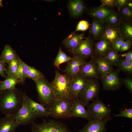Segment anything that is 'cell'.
<instances>
[{"instance_id":"6da1fadb","label":"cell","mask_w":132,"mask_h":132,"mask_svg":"<svg viewBox=\"0 0 132 132\" xmlns=\"http://www.w3.org/2000/svg\"><path fill=\"white\" fill-rule=\"evenodd\" d=\"M24 96L21 90L15 88L0 93V111L5 115L15 116L22 107Z\"/></svg>"},{"instance_id":"7a4b0ae2","label":"cell","mask_w":132,"mask_h":132,"mask_svg":"<svg viewBox=\"0 0 132 132\" xmlns=\"http://www.w3.org/2000/svg\"><path fill=\"white\" fill-rule=\"evenodd\" d=\"M55 73V78L50 84L55 99L70 97L72 79L65 74H61L57 70Z\"/></svg>"},{"instance_id":"3957f363","label":"cell","mask_w":132,"mask_h":132,"mask_svg":"<svg viewBox=\"0 0 132 132\" xmlns=\"http://www.w3.org/2000/svg\"><path fill=\"white\" fill-rule=\"evenodd\" d=\"M71 97L55 99L49 109V116L55 118L71 117V111L74 100Z\"/></svg>"},{"instance_id":"277c9868","label":"cell","mask_w":132,"mask_h":132,"mask_svg":"<svg viewBox=\"0 0 132 132\" xmlns=\"http://www.w3.org/2000/svg\"><path fill=\"white\" fill-rule=\"evenodd\" d=\"M34 82L40 103L45 107L49 109L55 99L50 83L45 78L35 81Z\"/></svg>"},{"instance_id":"5b68a950","label":"cell","mask_w":132,"mask_h":132,"mask_svg":"<svg viewBox=\"0 0 132 132\" xmlns=\"http://www.w3.org/2000/svg\"><path fill=\"white\" fill-rule=\"evenodd\" d=\"M100 86L97 80L89 78L80 93L78 98L85 107H87L89 102L98 98Z\"/></svg>"},{"instance_id":"8992f818","label":"cell","mask_w":132,"mask_h":132,"mask_svg":"<svg viewBox=\"0 0 132 132\" xmlns=\"http://www.w3.org/2000/svg\"><path fill=\"white\" fill-rule=\"evenodd\" d=\"M31 129V132H71L63 123L52 120L47 121L43 119L41 124L34 122L32 124Z\"/></svg>"},{"instance_id":"52a82bcc","label":"cell","mask_w":132,"mask_h":132,"mask_svg":"<svg viewBox=\"0 0 132 132\" xmlns=\"http://www.w3.org/2000/svg\"><path fill=\"white\" fill-rule=\"evenodd\" d=\"M24 101L23 105L14 116L15 122L19 125L32 124L35 119V116L27 100L26 95L23 93Z\"/></svg>"},{"instance_id":"ba28073f","label":"cell","mask_w":132,"mask_h":132,"mask_svg":"<svg viewBox=\"0 0 132 132\" xmlns=\"http://www.w3.org/2000/svg\"><path fill=\"white\" fill-rule=\"evenodd\" d=\"M92 101L87 107V110L91 119L110 117V109L102 101L98 98Z\"/></svg>"},{"instance_id":"9c48e42d","label":"cell","mask_w":132,"mask_h":132,"mask_svg":"<svg viewBox=\"0 0 132 132\" xmlns=\"http://www.w3.org/2000/svg\"><path fill=\"white\" fill-rule=\"evenodd\" d=\"M93 42L90 36L83 40L75 48L70 51L74 55L86 59L93 54Z\"/></svg>"},{"instance_id":"30bf717a","label":"cell","mask_w":132,"mask_h":132,"mask_svg":"<svg viewBox=\"0 0 132 132\" xmlns=\"http://www.w3.org/2000/svg\"><path fill=\"white\" fill-rule=\"evenodd\" d=\"M112 118L110 117L91 119L89 120L88 123L78 132H107L106 124Z\"/></svg>"},{"instance_id":"8fae6325","label":"cell","mask_w":132,"mask_h":132,"mask_svg":"<svg viewBox=\"0 0 132 132\" xmlns=\"http://www.w3.org/2000/svg\"><path fill=\"white\" fill-rule=\"evenodd\" d=\"M86 62L85 59L74 55L71 59L67 62L64 72L68 77L72 79L79 74L81 66Z\"/></svg>"},{"instance_id":"7c38bea8","label":"cell","mask_w":132,"mask_h":132,"mask_svg":"<svg viewBox=\"0 0 132 132\" xmlns=\"http://www.w3.org/2000/svg\"><path fill=\"white\" fill-rule=\"evenodd\" d=\"M79 74L87 78L98 79L101 77L94 58L91 59L82 65Z\"/></svg>"},{"instance_id":"4fadbf2b","label":"cell","mask_w":132,"mask_h":132,"mask_svg":"<svg viewBox=\"0 0 132 132\" xmlns=\"http://www.w3.org/2000/svg\"><path fill=\"white\" fill-rule=\"evenodd\" d=\"M102 77L103 88L108 90H114L119 89L121 85L118 73L113 71Z\"/></svg>"},{"instance_id":"5bb4252c","label":"cell","mask_w":132,"mask_h":132,"mask_svg":"<svg viewBox=\"0 0 132 132\" xmlns=\"http://www.w3.org/2000/svg\"><path fill=\"white\" fill-rule=\"evenodd\" d=\"M89 79L79 74L72 79L70 97L74 100L78 98L80 93Z\"/></svg>"},{"instance_id":"9a60e30c","label":"cell","mask_w":132,"mask_h":132,"mask_svg":"<svg viewBox=\"0 0 132 132\" xmlns=\"http://www.w3.org/2000/svg\"><path fill=\"white\" fill-rule=\"evenodd\" d=\"M120 37L121 36L120 24L114 25L106 24L105 26L103 33L100 38L106 40L111 44L116 39Z\"/></svg>"},{"instance_id":"2e32d148","label":"cell","mask_w":132,"mask_h":132,"mask_svg":"<svg viewBox=\"0 0 132 132\" xmlns=\"http://www.w3.org/2000/svg\"><path fill=\"white\" fill-rule=\"evenodd\" d=\"M80 100L78 98L74 100L71 111V117H77L91 120L90 115Z\"/></svg>"},{"instance_id":"e0dca14e","label":"cell","mask_w":132,"mask_h":132,"mask_svg":"<svg viewBox=\"0 0 132 132\" xmlns=\"http://www.w3.org/2000/svg\"><path fill=\"white\" fill-rule=\"evenodd\" d=\"M19 126L14 116L5 115L0 119V132H15Z\"/></svg>"},{"instance_id":"ac0fdd59","label":"cell","mask_w":132,"mask_h":132,"mask_svg":"<svg viewBox=\"0 0 132 132\" xmlns=\"http://www.w3.org/2000/svg\"><path fill=\"white\" fill-rule=\"evenodd\" d=\"M113 11L111 8L100 5L92 9L89 11V13L94 18L104 23L105 18Z\"/></svg>"},{"instance_id":"d6986e66","label":"cell","mask_w":132,"mask_h":132,"mask_svg":"<svg viewBox=\"0 0 132 132\" xmlns=\"http://www.w3.org/2000/svg\"><path fill=\"white\" fill-rule=\"evenodd\" d=\"M84 38L83 33L77 34L74 32L64 40L63 44L70 51L76 48L83 40Z\"/></svg>"},{"instance_id":"ffe728a7","label":"cell","mask_w":132,"mask_h":132,"mask_svg":"<svg viewBox=\"0 0 132 132\" xmlns=\"http://www.w3.org/2000/svg\"><path fill=\"white\" fill-rule=\"evenodd\" d=\"M26 98L36 118L49 116V109L41 103H37L27 95Z\"/></svg>"},{"instance_id":"44dd1931","label":"cell","mask_w":132,"mask_h":132,"mask_svg":"<svg viewBox=\"0 0 132 132\" xmlns=\"http://www.w3.org/2000/svg\"><path fill=\"white\" fill-rule=\"evenodd\" d=\"M112 49L109 42L104 39L100 38V40L95 44L93 53L97 57H103Z\"/></svg>"},{"instance_id":"7402d4cb","label":"cell","mask_w":132,"mask_h":132,"mask_svg":"<svg viewBox=\"0 0 132 132\" xmlns=\"http://www.w3.org/2000/svg\"><path fill=\"white\" fill-rule=\"evenodd\" d=\"M94 59L101 77L111 72L113 70V65L105 59L98 57Z\"/></svg>"},{"instance_id":"603a6c76","label":"cell","mask_w":132,"mask_h":132,"mask_svg":"<svg viewBox=\"0 0 132 132\" xmlns=\"http://www.w3.org/2000/svg\"><path fill=\"white\" fill-rule=\"evenodd\" d=\"M5 78L0 82V93L14 89L16 85L21 83L19 79L14 76H8Z\"/></svg>"},{"instance_id":"cb8c5ba5","label":"cell","mask_w":132,"mask_h":132,"mask_svg":"<svg viewBox=\"0 0 132 132\" xmlns=\"http://www.w3.org/2000/svg\"><path fill=\"white\" fill-rule=\"evenodd\" d=\"M18 57L11 47L9 44H6L4 46L0 56V58L8 65L12 60Z\"/></svg>"},{"instance_id":"d4e9b609","label":"cell","mask_w":132,"mask_h":132,"mask_svg":"<svg viewBox=\"0 0 132 132\" xmlns=\"http://www.w3.org/2000/svg\"><path fill=\"white\" fill-rule=\"evenodd\" d=\"M93 19L90 28V30L93 37L96 39L101 37L103 34L105 27L104 23Z\"/></svg>"},{"instance_id":"484cf974","label":"cell","mask_w":132,"mask_h":132,"mask_svg":"<svg viewBox=\"0 0 132 132\" xmlns=\"http://www.w3.org/2000/svg\"><path fill=\"white\" fill-rule=\"evenodd\" d=\"M120 27L121 37L125 40L132 41V25L131 22L122 20Z\"/></svg>"},{"instance_id":"4316f807","label":"cell","mask_w":132,"mask_h":132,"mask_svg":"<svg viewBox=\"0 0 132 132\" xmlns=\"http://www.w3.org/2000/svg\"><path fill=\"white\" fill-rule=\"evenodd\" d=\"M69 8L72 15L77 16L81 14L85 9V7L82 1L75 0L69 1Z\"/></svg>"},{"instance_id":"83f0119b","label":"cell","mask_w":132,"mask_h":132,"mask_svg":"<svg viewBox=\"0 0 132 132\" xmlns=\"http://www.w3.org/2000/svg\"><path fill=\"white\" fill-rule=\"evenodd\" d=\"M28 69V65L23 62L19 57L17 75L21 83L22 84L25 81L27 78Z\"/></svg>"},{"instance_id":"f1b7e54d","label":"cell","mask_w":132,"mask_h":132,"mask_svg":"<svg viewBox=\"0 0 132 132\" xmlns=\"http://www.w3.org/2000/svg\"><path fill=\"white\" fill-rule=\"evenodd\" d=\"M122 21L118 12L113 11L107 17L104 21V23L111 25L120 24Z\"/></svg>"},{"instance_id":"f546056e","label":"cell","mask_w":132,"mask_h":132,"mask_svg":"<svg viewBox=\"0 0 132 132\" xmlns=\"http://www.w3.org/2000/svg\"><path fill=\"white\" fill-rule=\"evenodd\" d=\"M27 78L31 79L34 81L45 78L43 74L38 69L28 65V69Z\"/></svg>"},{"instance_id":"4dcf8cb0","label":"cell","mask_w":132,"mask_h":132,"mask_svg":"<svg viewBox=\"0 0 132 132\" xmlns=\"http://www.w3.org/2000/svg\"><path fill=\"white\" fill-rule=\"evenodd\" d=\"M72 58L62 51L60 48L54 61V65L59 69L60 70L59 66V65L63 63L69 62Z\"/></svg>"},{"instance_id":"1f68e13d","label":"cell","mask_w":132,"mask_h":132,"mask_svg":"<svg viewBox=\"0 0 132 132\" xmlns=\"http://www.w3.org/2000/svg\"><path fill=\"white\" fill-rule=\"evenodd\" d=\"M120 55L112 48L103 57L113 65H117L120 60Z\"/></svg>"},{"instance_id":"d6a6232c","label":"cell","mask_w":132,"mask_h":132,"mask_svg":"<svg viewBox=\"0 0 132 132\" xmlns=\"http://www.w3.org/2000/svg\"><path fill=\"white\" fill-rule=\"evenodd\" d=\"M19 57H18L12 60L8 65V66L6 68L5 72L7 76H13L18 78L17 73L18 68V59Z\"/></svg>"},{"instance_id":"836d02e7","label":"cell","mask_w":132,"mask_h":132,"mask_svg":"<svg viewBox=\"0 0 132 132\" xmlns=\"http://www.w3.org/2000/svg\"><path fill=\"white\" fill-rule=\"evenodd\" d=\"M117 65L120 70L127 73H132V61H127L124 59L120 60Z\"/></svg>"},{"instance_id":"e575fe53","label":"cell","mask_w":132,"mask_h":132,"mask_svg":"<svg viewBox=\"0 0 132 132\" xmlns=\"http://www.w3.org/2000/svg\"><path fill=\"white\" fill-rule=\"evenodd\" d=\"M118 12L122 20L131 22L132 18V10L131 8L127 5L119 11Z\"/></svg>"},{"instance_id":"d590c367","label":"cell","mask_w":132,"mask_h":132,"mask_svg":"<svg viewBox=\"0 0 132 132\" xmlns=\"http://www.w3.org/2000/svg\"><path fill=\"white\" fill-rule=\"evenodd\" d=\"M124 40L122 37L117 38L110 44L112 48L117 52H119L120 47Z\"/></svg>"},{"instance_id":"8d00e7d4","label":"cell","mask_w":132,"mask_h":132,"mask_svg":"<svg viewBox=\"0 0 132 132\" xmlns=\"http://www.w3.org/2000/svg\"><path fill=\"white\" fill-rule=\"evenodd\" d=\"M89 24L87 21L82 20L80 21L77 26L76 31H85L89 28Z\"/></svg>"},{"instance_id":"74e56055","label":"cell","mask_w":132,"mask_h":132,"mask_svg":"<svg viewBox=\"0 0 132 132\" xmlns=\"http://www.w3.org/2000/svg\"><path fill=\"white\" fill-rule=\"evenodd\" d=\"M114 115L115 117H123L132 119V109L131 108L122 110L118 114Z\"/></svg>"},{"instance_id":"f35d334b","label":"cell","mask_w":132,"mask_h":132,"mask_svg":"<svg viewBox=\"0 0 132 132\" xmlns=\"http://www.w3.org/2000/svg\"><path fill=\"white\" fill-rule=\"evenodd\" d=\"M130 1L129 0H115L114 1L115 6L117 8L119 11L126 6Z\"/></svg>"},{"instance_id":"ab89813d","label":"cell","mask_w":132,"mask_h":132,"mask_svg":"<svg viewBox=\"0 0 132 132\" xmlns=\"http://www.w3.org/2000/svg\"><path fill=\"white\" fill-rule=\"evenodd\" d=\"M132 45V41L129 40L124 41L120 47L119 52H122L127 51L130 48Z\"/></svg>"},{"instance_id":"60d3db41","label":"cell","mask_w":132,"mask_h":132,"mask_svg":"<svg viewBox=\"0 0 132 132\" xmlns=\"http://www.w3.org/2000/svg\"><path fill=\"white\" fill-rule=\"evenodd\" d=\"M122 81L130 93L132 92V79L130 78H123Z\"/></svg>"},{"instance_id":"b9f144b4","label":"cell","mask_w":132,"mask_h":132,"mask_svg":"<svg viewBox=\"0 0 132 132\" xmlns=\"http://www.w3.org/2000/svg\"><path fill=\"white\" fill-rule=\"evenodd\" d=\"M6 64L0 58V75L3 77H7L5 72L6 70Z\"/></svg>"},{"instance_id":"7bdbcfd3","label":"cell","mask_w":132,"mask_h":132,"mask_svg":"<svg viewBox=\"0 0 132 132\" xmlns=\"http://www.w3.org/2000/svg\"><path fill=\"white\" fill-rule=\"evenodd\" d=\"M101 6H107L112 8L115 6L114 0H100Z\"/></svg>"},{"instance_id":"ee69618b","label":"cell","mask_w":132,"mask_h":132,"mask_svg":"<svg viewBox=\"0 0 132 132\" xmlns=\"http://www.w3.org/2000/svg\"><path fill=\"white\" fill-rule=\"evenodd\" d=\"M121 56L125 57L124 59L127 61H132V51H129L123 54Z\"/></svg>"},{"instance_id":"f6af8a7d","label":"cell","mask_w":132,"mask_h":132,"mask_svg":"<svg viewBox=\"0 0 132 132\" xmlns=\"http://www.w3.org/2000/svg\"><path fill=\"white\" fill-rule=\"evenodd\" d=\"M127 6L129 8H132V3L131 1H130L127 4Z\"/></svg>"},{"instance_id":"bcb514c9","label":"cell","mask_w":132,"mask_h":132,"mask_svg":"<svg viewBox=\"0 0 132 132\" xmlns=\"http://www.w3.org/2000/svg\"><path fill=\"white\" fill-rule=\"evenodd\" d=\"M2 2V0H0V6L1 7H2L3 6Z\"/></svg>"}]
</instances>
